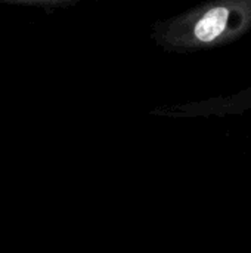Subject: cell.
I'll return each instance as SVG.
<instances>
[{
  "instance_id": "cell-1",
  "label": "cell",
  "mask_w": 251,
  "mask_h": 253,
  "mask_svg": "<svg viewBox=\"0 0 251 253\" xmlns=\"http://www.w3.org/2000/svg\"><path fill=\"white\" fill-rule=\"evenodd\" d=\"M251 31V0H207L151 27L166 52L192 53L228 46Z\"/></svg>"
},
{
  "instance_id": "cell-2",
  "label": "cell",
  "mask_w": 251,
  "mask_h": 253,
  "mask_svg": "<svg viewBox=\"0 0 251 253\" xmlns=\"http://www.w3.org/2000/svg\"><path fill=\"white\" fill-rule=\"evenodd\" d=\"M251 110V86L229 95L212 96L203 101L170 105L155 110L158 116L167 117H210V116H231L243 114Z\"/></svg>"
}]
</instances>
